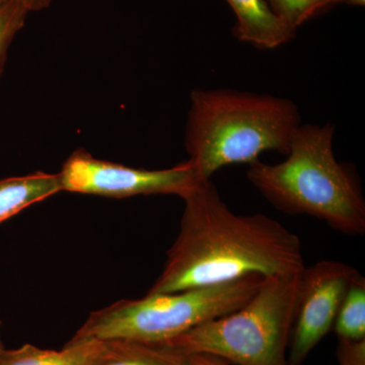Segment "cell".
<instances>
[{
  "mask_svg": "<svg viewBox=\"0 0 365 365\" xmlns=\"http://www.w3.org/2000/svg\"><path fill=\"white\" fill-rule=\"evenodd\" d=\"M340 4H347L350 6H364L365 0H340Z\"/></svg>",
  "mask_w": 365,
  "mask_h": 365,
  "instance_id": "18",
  "label": "cell"
},
{
  "mask_svg": "<svg viewBox=\"0 0 365 365\" xmlns=\"http://www.w3.org/2000/svg\"><path fill=\"white\" fill-rule=\"evenodd\" d=\"M7 1H9V0H0V6H4V4H6Z\"/></svg>",
  "mask_w": 365,
  "mask_h": 365,
  "instance_id": "20",
  "label": "cell"
},
{
  "mask_svg": "<svg viewBox=\"0 0 365 365\" xmlns=\"http://www.w3.org/2000/svg\"><path fill=\"white\" fill-rule=\"evenodd\" d=\"M190 101L185 146L203 181L227 165H251L265 151L287 155L302 125L292 101L268 93L194 90Z\"/></svg>",
  "mask_w": 365,
  "mask_h": 365,
  "instance_id": "3",
  "label": "cell"
},
{
  "mask_svg": "<svg viewBox=\"0 0 365 365\" xmlns=\"http://www.w3.org/2000/svg\"><path fill=\"white\" fill-rule=\"evenodd\" d=\"M111 341H69L62 349L25 344L0 353V365H98L111 351Z\"/></svg>",
  "mask_w": 365,
  "mask_h": 365,
  "instance_id": "9",
  "label": "cell"
},
{
  "mask_svg": "<svg viewBox=\"0 0 365 365\" xmlns=\"http://www.w3.org/2000/svg\"><path fill=\"white\" fill-rule=\"evenodd\" d=\"M28 13L20 0H9L0 6V76L4 71L9 47L16 34L25 26Z\"/></svg>",
  "mask_w": 365,
  "mask_h": 365,
  "instance_id": "14",
  "label": "cell"
},
{
  "mask_svg": "<svg viewBox=\"0 0 365 365\" xmlns=\"http://www.w3.org/2000/svg\"><path fill=\"white\" fill-rule=\"evenodd\" d=\"M335 126L300 125L282 163L249 165L247 178L287 215L313 216L348 235L365 234V200L356 172L333 150Z\"/></svg>",
  "mask_w": 365,
  "mask_h": 365,
  "instance_id": "2",
  "label": "cell"
},
{
  "mask_svg": "<svg viewBox=\"0 0 365 365\" xmlns=\"http://www.w3.org/2000/svg\"><path fill=\"white\" fill-rule=\"evenodd\" d=\"M182 200L179 235L148 294L213 287L251 275H285L306 267L299 235L261 213L235 215L211 180Z\"/></svg>",
  "mask_w": 365,
  "mask_h": 365,
  "instance_id": "1",
  "label": "cell"
},
{
  "mask_svg": "<svg viewBox=\"0 0 365 365\" xmlns=\"http://www.w3.org/2000/svg\"><path fill=\"white\" fill-rule=\"evenodd\" d=\"M58 174L62 191L109 198L176 195L182 199L203 182L189 160L170 169H135L98 160L85 150L74 151Z\"/></svg>",
  "mask_w": 365,
  "mask_h": 365,
  "instance_id": "6",
  "label": "cell"
},
{
  "mask_svg": "<svg viewBox=\"0 0 365 365\" xmlns=\"http://www.w3.org/2000/svg\"><path fill=\"white\" fill-rule=\"evenodd\" d=\"M263 276L251 275L213 287L121 299L90 314L71 341H127L163 344L194 327L244 306Z\"/></svg>",
  "mask_w": 365,
  "mask_h": 365,
  "instance_id": "5",
  "label": "cell"
},
{
  "mask_svg": "<svg viewBox=\"0 0 365 365\" xmlns=\"http://www.w3.org/2000/svg\"><path fill=\"white\" fill-rule=\"evenodd\" d=\"M28 11H38L47 9L52 0H20Z\"/></svg>",
  "mask_w": 365,
  "mask_h": 365,
  "instance_id": "17",
  "label": "cell"
},
{
  "mask_svg": "<svg viewBox=\"0 0 365 365\" xmlns=\"http://www.w3.org/2000/svg\"><path fill=\"white\" fill-rule=\"evenodd\" d=\"M185 365H230L225 360L205 354H186Z\"/></svg>",
  "mask_w": 365,
  "mask_h": 365,
  "instance_id": "16",
  "label": "cell"
},
{
  "mask_svg": "<svg viewBox=\"0 0 365 365\" xmlns=\"http://www.w3.org/2000/svg\"><path fill=\"white\" fill-rule=\"evenodd\" d=\"M62 192L59 174L34 173L0 180V222Z\"/></svg>",
  "mask_w": 365,
  "mask_h": 365,
  "instance_id": "10",
  "label": "cell"
},
{
  "mask_svg": "<svg viewBox=\"0 0 365 365\" xmlns=\"http://www.w3.org/2000/svg\"><path fill=\"white\" fill-rule=\"evenodd\" d=\"M1 326L2 323L1 321H0V353H1L2 351H4V349H6V348H4V342H2L1 339Z\"/></svg>",
  "mask_w": 365,
  "mask_h": 365,
  "instance_id": "19",
  "label": "cell"
},
{
  "mask_svg": "<svg viewBox=\"0 0 365 365\" xmlns=\"http://www.w3.org/2000/svg\"><path fill=\"white\" fill-rule=\"evenodd\" d=\"M237 16L232 33L260 49H275L294 39L295 31L273 13L267 0H227Z\"/></svg>",
  "mask_w": 365,
  "mask_h": 365,
  "instance_id": "8",
  "label": "cell"
},
{
  "mask_svg": "<svg viewBox=\"0 0 365 365\" xmlns=\"http://www.w3.org/2000/svg\"><path fill=\"white\" fill-rule=\"evenodd\" d=\"M334 328L339 339H365V278L359 271L346 290Z\"/></svg>",
  "mask_w": 365,
  "mask_h": 365,
  "instance_id": "12",
  "label": "cell"
},
{
  "mask_svg": "<svg viewBox=\"0 0 365 365\" xmlns=\"http://www.w3.org/2000/svg\"><path fill=\"white\" fill-rule=\"evenodd\" d=\"M273 13L297 32V29L340 0H267Z\"/></svg>",
  "mask_w": 365,
  "mask_h": 365,
  "instance_id": "13",
  "label": "cell"
},
{
  "mask_svg": "<svg viewBox=\"0 0 365 365\" xmlns=\"http://www.w3.org/2000/svg\"><path fill=\"white\" fill-rule=\"evenodd\" d=\"M356 272L351 266L333 260L319 261L304 268L290 336L288 365H304L316 346L330 332L346 290Z\"/></svg>",
  "mask_w": 365,
  "mask_h": 365,
  "instance_id": "7",
  "label": "cell"
},
{
  "mask_svg": "<svg viewBox=\"0 0 365 365\" xmlns=\"http://www.w3.org/2000/svg\"><path fill=\"white\" fill-rule=\"evenodd\" d=\"M111 351L98 365H185L186 354L163 344L111 341Z\"/></svg>",
  "mask_w": 365,
  "mask_h": 365,
  "instance_id": "11",
  "label": "cell"
},
{
  "mask_svg": "<svg viewBox=\"0 0 365 365\" xmlns=\"http://www.w3.org/2000/svg\"><path fill=\"white\" fill-rule=\"evenodd\" d=\"M302 271L268 276L247 304L163 343L182 354L237 365H288Z\"/></svg>",
  "mask_w": 365,
  "mask_h": 365,
  "instance_id": "4",
  "label": "cell"
},
{
  "mask_svg": "<svg viewBox=\"0 0 365 365\" xmlns=\"http://www.w3.org/2000/svg\"><path fill=\"white\" fill-rule=\"evenodd\" d=\"M338 365H365V339H339Z\"/></svg>",
  "mask_w": 365,
  "mask_h": 365,
  "instance_id": "15",
  "label": "cell"
}]
</instances>
